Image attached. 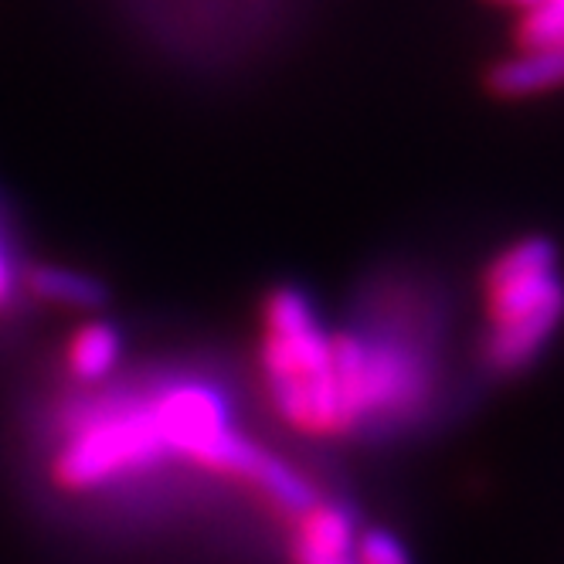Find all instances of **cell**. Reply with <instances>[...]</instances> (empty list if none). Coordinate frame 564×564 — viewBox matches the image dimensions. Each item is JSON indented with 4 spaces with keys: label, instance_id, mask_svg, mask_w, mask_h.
Segmentation results:
<instances>
[{
    "label": "cell",
    "instance_id": "obj_5",
    "mask_svg": "<svg viewBox=\"0 0 564 564\" xmlns=\"http://www.w3.org/2000/svg\"><path fill=\"white\" fill-rule=\"evenodd\" d=\"M564 86V45L547 52H517L490 68V89L503 99L538 96Z\"/></svg>",
    "mask_w": 564,
    "mask_h": 564
},
{
    "label": "cell",
    "instance_id": "obj_3",
    "mask_svg": "<svg viewBox=\"0 0 564 564\" xmlns=\"http://www.w3.org/2000/svg\"><path fill=\"white\" fill-rule=\"evenodd\" d=\"M490 327L520 324V319L564 316V282L557 275V249L551 238H523L503 249L482 275Z\"/></svg>",
    "mask_w": 564,
    "mask_h": 564
},
{
    "label": "cell",
    "instance_id": "obj_10",
    "mask_svg": "<svg viewBox=\"0 0 564 564\" xmlns=\"http://www.w3.org/2000/svg\"><path fill=\"white\" fill-rule=\"evenodd\" d=\"M490 4H500V8H513V11H531V8H538L541 0H490Z\"/></svg>",
    "mask_w": 564,
    "mask_h": 564
},
{
    "label": "cell",
    "instance_id": "obj_2",
    "mask_svg": "<svg viewBox=\"0 0 564 564\" xmlns=\"http://www.w3.org/2000/svg\"><path fill=\"white\" fill-rule=\"evenodd\" d=\"M171 459L150 401H130L78 422L52 459V479L65 494L102 490L116 479L147 473Z\"/></svg>",
    "mask_w": 564,
    "mask_h": 564
},
{
    "label": "cell",
    "instance_id": "obj_7",
    "mask_svg": "<svg viewBox=\"0 0 564 564\" xmlns=\"http://www.w3.org/2000/svg\"><path fill=\"white\" fill-rule=\"evenodd\" d=\"M517 52H547L564 45V0H541L538 8L523 11L513 28Z\"/></svg>",
    "mask_w": 564,
    "mask_h": 564
},
{
    "label": "cell",
    "instance_id": "obj_4",
    "mask_svg": "<svg viewBox=\"0 0 564 564\" xmlns=\"http://www.w3.org/2000/svg\"><path fill=\"white\" fill-rule=\"evenodd\" d=\"M21 286L48 306L58 310H72V313H96L106 306V286L78 269H65V265H31L28 272L18 275Z\"/></svg>",
    "mask_w": 564,
    "mask_h": 564
},
{
    "label": "cell",
    "instance_id": "obj_8",
    "mask_svg": "<svg viewBox=\"0 0 564 564\" xmlns=\"http://www.w3.org/2000/svg\"><path fill=\"white\" fill-rule=\"evenodd\" d=\"M354 564H412V561H409V551L401 547V541L391 531L368 528L357 534Z\"/></svg>",
    "mask_w": 564,
    "mask_h": 564
},
{
    "label": "cell",
    "instance_id": "obj_6",
    "mask_svg": "<svg viewBox=\"0 0 564 564\" xmlns=\"http://www.w3.org/2000/svg\"><path fill=\"white\" fill-rule=\"evenodd\" d=\"M119 357H123L119 330L106 319H89L72 334L65 347V368L78 384H99L119 368Z\"/></svg>",
    "mask_w": 564,
    "mask_h": 564
},
{
    "label": "cell",
    "instance_id": "obj_1",
    "mask_svg": "<svg viewBox=\"0 0 564 564\" xmlns=\"http://www.w3.org/2000/svg\"><path fill=\"white\" fill-rule=\"evenodd\" d=\"M262 381L275 415L303 435H344L347 415L330 334L306 293L279 286L262 303Z\"/></svg>",
    "mask_w": 564,
    "mask_h": 564
},
{
    "label": "cell",
    "instance_id": "obj_9",
    "mask_svg": "<svg viewBox=\"0 0 564 564\" xmlns=\"http://www.w3.org/2000/svg\"><path fill=\"white\" fill-rule=\"evenodd\" d=\"M14 290H18V269L11 262V252L4 249V241H0V313L11 306Z\"/></svg>",
    "mask_w": 564,
    "mask_h": 564
}]
</instances>
